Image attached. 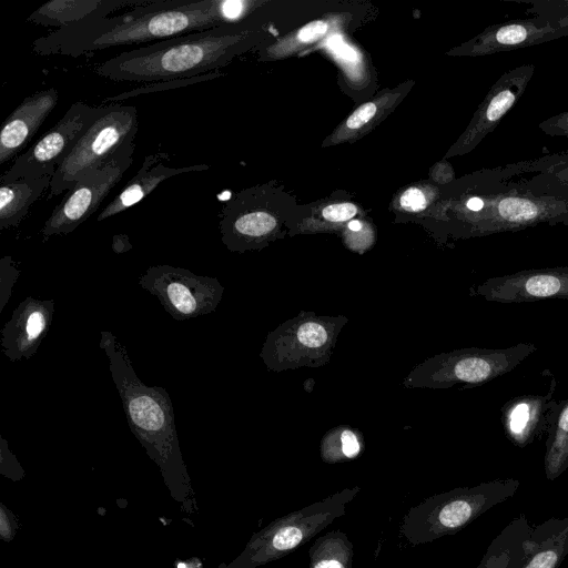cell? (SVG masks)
<instances>
[{"mask_svg":"<svg viewBox=\"0 0 568 568\" xmlns=\"http://www.w3.org/2000/svg\"><path fill=\"white\" fill-rule=\"evenodd\" d=\"M356 206L352 203L331 204L322 211L324 219L331 222L351 220L356 214Z\"/></svg>","mask_w":568,"mask_h":568,"instance_id":"30","label":"cell"},{"mask_svg":"<svg viewBox=\"0 0 568 568\" xmlns=\"http://www.w3.org/2000/svg\"><path fill=\"white\" fill-rule=\"evenodd\" d=\"M532 526L519 514L491 540L476 568H511L525 551Z\"/></svg>","mask_w":568,"mask_h":568,"instance_id":"21","label":"cell"},{"mask_svg":"<svg viewBox=\"0 0 568 568\" xmlns=\"http://www.w3.org/2000/svg\"><path fill=\"white\" fill-rule=\"evenodd\" d=\"M58 101L54 88L41 90L26 97L7 116L0 131V164L21 154Z\"/></svg>","mask_w":568,"mask_h":568,"instance_id":"16","label":"cell"},{"mask_svg":"<svg viewBox=\"0 0 568 568\" xmlns=\"http://www.w3.org/2000/svg\"><path fill=\"white\" fill-rule=\"evenodd\" d=\"M568 555V516L532 525L525 551L511 568H559Z\"/></svg>","mask_w":568,"mask_h":568,"instance_id":"19","label":"cell"},{"mask_svg":"<svg viewBox=\"0 0 568 568\" xmlns=\"http://www.w3.org/2000/svg\"><path fill=\"white\" fill-rule=\"evenodd\" d=\"M134 149V143L128 144L103 165L85 172L44 222L43 239L67 235L88 220L131 166Z\"/></svg>","mask_w":568,"mask_h":568,"instance_id":"9","label":"cell"},{"mask_svg":"<svg viewBox=\"0 0 568 568\" xmlns=\"http://www.w3.org/2000/svg\"><path fill=\"white\" fill-rule=\"evenodd\" d=\"M134 105L113 103L80 139L52 176L49 199L68 192L88 171L106 163L118 151L134 143L138 133Z\"/></svg>","mask_w":568,"mask_h":568,"instance_id":"6","label":"cell"},{"mask_svg":"<svg viewBox=\"0 0 568 568\" xmlns=\"http://www.w3.org/2000/svg\"><path fill=\"white\" fill-rule=\"evenodd\" d=\"M376 113V105L372 102L365 103L356 109L346 121L349 129H358L368 122Z\"/></svg>","mask_w":568,"mask_h":568,"instance_id":"31","label":"cell"},{"mask_svg":"<svg viewBox=\"0 0 568 568\" xmlns=\"http://www.w3.org/2000/svg\"><path fill=\"white\" fill-rule=\"evenodd\" d=\"M400 204L408 210L417 211L426 206V199L420 190L412 187L403 193Z\"/></svg>","mask_w":568,"mask_h":568,"instance_id":"32","label":"cell"},{"mask_svg":"<svg viewBox=\"0 0 568 568\" xmlns=\"http://www.w3.org/2000/svg\"><path fill=\"white\" fill-rule=\"evenodd\" d=\"M227 22L222 0H153L112 17L54 29L36 39L39 55L80 57L116 45L162 41Z\"/></svg>","mask_w":568,"mask_h":568,"instance_id":"1","label":"cell"},{"mask_svg":"<svg viewBox=\"0 0 568 568\" xmlns=\"http://www.w3.org/2000/svg\"><path fill=\"white\" fill-rule=\"evenodd\" d=\"M348 227L352 231H359L362 229V223L359 221H352L348 223Z\"/></svg>","mask_w":568,"mask_h":568,"instance_id":"39","label":"cell"},{"mask_svg":"<svg viewBox=\"0 0 568 568\" xmlns=\"http://www.w3.org/2000/svg\"><path fill=\"white\" fill-rule=\"evenodd\" d=\"M538 126L547 135L568 138V110L541 121Z\"/></svg>","mask_w":568,"mask_h":568,"instance_id":"29","label":"cell"},{"mask_svg":"<svg viewBox=\"0 0 568 568\" xmlns=\"http://www.w3.org/2000/svg\"><path fill=\"white\" fill-rule=\"evenodd\" d=\"M52 176L0 183V230L18 226L31 205L51 185Z\"/></svg>","mask_w":568,"mask_h":568,"instance_id":"20","label":"cell"},{"mask_svg":"<svg viewBox=\"0 0 568 568\" xmlns=\"http://www.w3.org/2000/svg\"><path fill=\"white\" fill-rule=\"evenodd\" d=\"M106 109L108 105H91L82 101L71 104L49 131L14 159L11 168L0 178V183L53 176L80 139Z\"/></svg>","mask_w":568,"mask_h":568,"instance_id":"8","label":"cell"},{"mask_svg":"<svg viewBox=\"0 0 568 568\" xmlns=\"http://www.w3.org/2000/svg\"><path fill=\"white\" fill-rule=\"evenodd\" d=\"M169 160L166 153L158 152L144 158L136 174L125 184L123 190L99 213L101 222L134 206L163 181L175 175L209 170L206 164H193L182 168H170L164 164Z\"/></svg>","mask_w":568,"mask_h":568,"instance_id":"17","label":"cell"},{"mask_svg":"<svg viewBox=\"0 0 568 568\" xmlns=\"http://www.w3.org/2000/svg\"><path fill=\"white\" fill-rule=\"evenodd\" d=\"M493 365L481 357H465L458 359L452 367L450 378L467 383H478L490 376Z\"/></svg>","mask_w":568,"mask_h":568,"instance_id":"24","label":"cell"},{"mask_svg":"<svg viewBox=\"0 0 568 568\" xmlns=\"http://www.w3.org/2000/svg\"><path fill=\"white\" fill-rule=\"evenodd\" d=\"M568 36V13L534 14L487 27L471 43V54H494Z\"/></svg>","mask_w":568,"mask_h":568,"instance_id":"11","label":"cell"},{"mask_svg":"<svg viewBox=\"0 0 568 568\" xmlns=\"http://www.w3.org/2000/svg\"><path fill=\"white\" fill-rule=\"evenodd\" d=\"M361 488H345L314 504L278 517L254 537L248 564L257 566L281 559L311 540L345 514Z\"/></svg>","mask_w":568,"mask_h":568,"instance_id":"7","label":"cell"},{"mask_svg":"<svg viewBox=\"0 0 568 568\" xmlns=\"http://www.w3.org/2000/svg\"><path fill=\"white\" fill-rule=\"evenodd\" d=\"M361 453V443L349 429H343L335 436H329L322 444V458L327 463L353 459Z\"/></svg>","mask_w":568,"mask_h":568,"instance_id":"23","label":"cell"},{"mask_svg":"<svg viewBox=\"0 0 568 568\" xmlns=\"http://www.w3.org/2000/svg\"><path fill=\"white\" fill-rule=\"evenodd\" d=\"M353 557V542L337 529L316 538L308 549L310 568H352Z\"/></svg>","mask_w":568,"mask_h":568,"instance_id":"22","label":"cell"},{"mask_svg":"<svg viewBox=\"0 0 568 568\" xmlns=\"http://www.w3.org/2000/svg\"><path fill=\"white\" fill-rule=\"evenodd\" d=\"M484 209L473 213L486 232L525 229L540 223L568 224V201L518 191L504 181L497 168L479 173Z\"/></svg>","mask_w":568,"mask_h":568,"instance_id":"5","label":"cell"},{"mask_svg":"<svg viewBox=\"0 0 568 568\" xmlns=\"http://www.w3.org/2000/svg\"><path fill=\"white\" fill-rule=\"evenodd\" d=\"M560 288V281L549 274L534 275L525 283L526 292L536 297L552 296L559 293Z\"/></svg>","mask_w":568,"mask_h":568,"instance_id":"27","label":"cell"},{"mask_svg":"<svg viewBox=\"0 0 568 568\" xmlns=\"http://www.w3.org/2000/svg\"><path fill=\"white\" fill-rule=\"evenodd\" d=\"M529 418V409L526 404H519L515 407L513 415H511V422H510V428L514 433H520L525 427Z\"/></svg>","mask_w":568,"mask_h":568,"instance_id":"35","label":"cell"},{"mask_svg":"<svg viewBox=\"0 0 568 568\" xmlns=\"http://www.w3.org/2000/svg\"><path fill=\"white\" fill-rule=\"evenodd\" d=\"M139 285L156 296L165 312L176 321L214 312L224 293L216 277L197 275L169 264L150 266L139 277Z\"/></svg>","mask_w":568,"mask_h":568,"instance_id":"10","label":"cell"},{"mask_svg":"<svg viewBox=\"0 0 568 568\" xmlns=\"http://www.w3.org/2000/svg\"><path fill=\"white\" fill-rule=\"evenodd\" d=\"M21 271L12 256L4 255L0 260V313L9 302L14 283Z\"/></svg>","mask_w":568,"mask_h":568,"instance_id":"26","label":"cell"},{"mask_svg":"<svg viewBox=\"0 0 568 568\" xmlns=\"http://www.w3.org/2000/svg\"><path fill=\"white\" fill-rule=\"evenodd\" d=\"M54 310L53 300L24 298L1 329L3 354L12 362L32 357L49 332Z\"/></svg>","mask_w":568,"mask_h":568,"instance_id":"13","label":"cell"},{"mask_svg":"<svg viewBox=\"0 0 568 568\" xmlns=\"http://www.w3.org/2000/svg\"><path fill=\"white\" fill-rule=\"evenodd\" d=\"M484 200L479 193L469 196L465 202L466 209L471 213H477L481 211L484 209Z\"/></svg>","mask_w":568,"mask_h":568,"instance_id":"37","label":"cell"},{"mask_svg":"<svg viewBox=\"0 0 568 568\" xmlns=\"http://www.w3.org/2000/svg\"><path fill=\"white\" fill-rule=\"evenodd\" d=\"M518 486L516 479H499L433 495L409 508L399 532L413 546L455 535L490 508L513 497Z\"/></svg>","mask_w":568,"mask_h":568,"instance_id":"3","label":"cell"},{"mask_svg":"<svg viewBox=\"0 0 568 568\" xmlns=\"http://www.w3.org/2000/svg\"><path fill=\"white\" fill-rule=\"evenodd\" d=\"M511 187L568 201V151L498 166Z\"/></svg>","mask_w":568,"mask_h":568,"instance_id":"14","label":"cell"},{"mask_svg":"<svg viewBox=\"0 0 568 568\" xmlns=\"http://www.w3.org/2000/svg\"><path fill=\"white\" fill-rule=\"evenodd\" d=\"M99 344L109 359V369L132 433L150 447L175 446V417L169 393L161 386L142 383L125 346L111 332L102 331Z\"/></svg>","mask_w":568,"mask_h":568,"instance_id":"4","label":"cell"},{"mask_svg":"<svg viewBox=\"0 0 568 568\" xmlns=\"http://www.w3.org/2000/svg\"><path fill=\"white\" fill-rule=\"evenodd\" d=\"M534 73L535 65L526 63L506 71L493 84L466 135L467 146H475L497 128L500 120L521 98Z\"/></svg>","mask_w":568,"mask_h":568,"instance_id":"15","label":"cell"},{"mask_svg":"<svg viewBox=\"0 0 568 568\" xmlns=\"http://www.w3.org/2000/svg\"><path fill=\"white\" fill-rule=\"evenodd\" d=\"M214 77H215V74L207 73V74H202V75H197V77H193V78H187V79H179V80L155 82V83L150 84L148 87L138 88L135 90L128 91V92L121 93V94L115 95V97L105 98L103 100V102H114V103H116V102L122 101L124 99H129V98H132V97H135V95H139V94H142V93H151V92H155V91H163V90H168V88L184 87V85H187V84H193V83H196V82L206 81V80H209L211 78H214Z\"/></svg>","mask_w":568,"mask_h":568,"instance_id":"25","label":"cell"},{"mask_svg":"<svg viewBox=\"0 0 568 568\" xmlns=\"http://www.w3.org/2000/svg\"><path fill=\"white\" fill-rule=\"evenodd\" d=\"M558 428L564 433L568 432V406L564 409V412L560 415Z\"/></svg>","mask_w":568,"mask_h":568,"instance_id":"38","label":"cell"},{"mask_svg":"<svg viewBox=\"0 0 568 568\" xmlns=\"http://www.w3.org/2000/svg\"><path fill=\"white\" fill-rule=\"evenodd\" d=\"M333 324L324 318L306 317L291 324L280 336L270 335L262 356L266 363L275 357L284 367L321 358L333 344Z\"/></svg>","mask_w":568,"mask_h":568,"instance_id":"12","label":"cell"},{"mask_svg":"<svg viewBox=\"0 0 568 568\" xmlns=\"http://www.w3.org/2000/svg\"><path fill=\"white\" fill-rule=\"evenodd\" d=\"M132 248V244L125 234L114 235L112 239V250L116 254L125 253Z\"/></svg>","mask_w":568,"mask_h":568,"instance_id":"36","label":"cell"},{"mask_svg":"<svg viewBox=\"0 0 568 568\" xmlns=\"http://www.w3.org/2000/svg\"><path fill=\"white\" fill-rule=\"evenodd\" d=\"M327 30V24L323 21H313L304 26L297 33L298 40L303 42L313 41L321 38Z\"/></svg>","mask_w":568,"mask_h":568,"instance_id":"33","label":"cell"},{"mask_svg":"<svg viewBox=\"0 0 568 568\" xmlns=\"http://www.w3.org/2000/svg\"><path fill=\"white\" fill-rule=\"evenodd\" d=\"M234 28L220 26L124 51L94 69L116 82H163L187 79L223 65L237 45Z\"/></svg>","mask_w":568,"mask_h":568,"instance_id":"2","label":"cell"},{"mask_svg":"<svg viewBox=\"0 0 568 568\" xmlns=\"http://www.w3.org/2000/svg\"><path fill=\"white\" fill-rule=\"evenodd\" d=\"M153 0H51L36 9L27 21L61 29L109 17L123 8H135Z\"/></svg>","mask_w":568,"mask_h":568,"instance_id":"18","label":"cell"},{"mask_svg":"<svg viewBox=\"0 0 568 568\" xmlns=\"http://www.w3.org/2000/svg\"><path fill=\"white\" fill-rule=\"evenodd\" d=\"M529 8L526 13L530 14H561L568 13V0H532L526 1Z\"/></svg>","mask_w":568,"mask_h":568,"instance_id":"28","label":"cell"},{"mask_svg":"<svg viewBox=\"0 0 568 568\" xmlns=\"http://www.w3.org/2000/svg\"><path fill=\"white\" fill-rule=\"evenodd\" d=\"M246 2L241 0H222V12L226 21L239 19L244 10Z\"/></svg>","mask_w":568,"mask_h":568,"instance_id":"34","label":"cell"}]
</instances>
